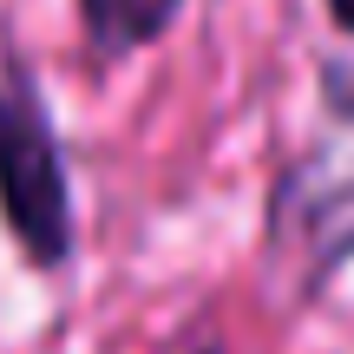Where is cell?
<instances>
[{
	"mask_svg": "<svg viewBox=\"0 0 354 354\" xmlns=\"http://www.w3.org/2000/svg\"><path fill=\"white\" fill-rule=\"evenodd\" d=\"M328 13H335V20H342L348 33H354V0H328Z\"/></svg>",
	"mask_w": 354,
	"mask_h": 354,
	"instance_id": "277c9868",
	"label": "cell"
},
{
	"mask_svg": "<svg viewBox=\"0 0 354 354\" xmlns=\"http://www.w3.org/2000/svg\"><path fill=\"white\" fill-rule=\"evenodd\" d=\"M177 7L184 0H79V20H86V39L99 59H125L165 33Z\"/></svg>",
	"mask_w": 354,
	"mask_h": 354,
	"instance_id": "3957f363",
	"label": "cell"
},
{
	"mask_svg": "<svg viewBox=\"0 0 354 354\" xmlns=\"http://www.w3.org/2000/svg\"><path fill=\"white\" fill-rule=\"evenodd\" d=\"M269 243H276L282 269H295L302 282H322L342 256H354V177H322V165L289 171Z\"/></svg>",
	"mask_w": 354,
	"mask_h": 354,
	"instance_id": "7a4b0ae2",
	"label": "cell"
},
{
	"mask_svg": "<svg viewBox=\"0 0 354 354\" xmlns=\"http://www.w3.org/2000/svg\"><path fill=\"white\" fill-rule=\"evenodd\" d=\"M0 216L26 263L59 269L73 250V190H66V158L46 125V105L26 79L0 86Z\"/></svg>",
	"mask_w": 354,
	"mask_h": 354,
	"instance_id": "6da1fadb",
	"label": "cell"
}]
</instances>
